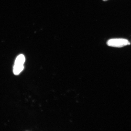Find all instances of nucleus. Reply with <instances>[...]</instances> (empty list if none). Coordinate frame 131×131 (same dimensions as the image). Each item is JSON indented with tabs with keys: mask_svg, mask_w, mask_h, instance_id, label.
I'll return each mask as SVG.
<instances>
[{
	"mask_svg": "<svg viewBox=\"0 0 131 131\" xmlns=\"http://www.w3.org/2000/svg\"><path fill=\"white\" fill-rule=\"evenodd\" d=\"M107 44L110 47L121 48L126 46L130 45V43L127 39L116 38L109 40L107 42Z\"/></svg>",
	"mask_w": 131,
	"mask_h": 131,
	"instance_id": "1",
	"label": "nucleus"
},
{
	"mask_svg": "<svg viewBox=\"0 0 131 131\" xmlns=\"http://www.w3.org/2000/svg\"><path fill=\"white\" fill-rule=\"evenodd\" d=\"M25 60V57L23 55H19L16 59L15 65H24Z\"/></svg>",
	"mask_w": 131,
	"mask_h": 131,
	"instance_id": "2",
	"label": "nucleus"
},
{
	"mask_svg": "<svg viewBox=\"0 0 131 131\" xmlns=\"http://www.w3.org/2000/svg\"><path fill=\"white\" fill-rule=\"evenodd\" d=\"M24 69V65H14V73L15 74H19Z\"/></svg>",
	"mask_w": 131,
	"mask_h": 131,
	"instance_id": "3",
	"label": "nucleus"
},
{
	"mask_svg": "<svg viewBox=\"0 0 131 131\" xmlns=\"http://www.w3.org/2000/svg\"><path fill=\"white\" fill-rule=\"evenodd\" d=\"M103 1H108V0H103Z\"/></svg>",
	"mask_w": 131,
	"mask_h": 131,
	"instance_id": "4",
	"label": "nucleus"
}]
</instances>
